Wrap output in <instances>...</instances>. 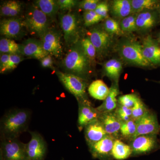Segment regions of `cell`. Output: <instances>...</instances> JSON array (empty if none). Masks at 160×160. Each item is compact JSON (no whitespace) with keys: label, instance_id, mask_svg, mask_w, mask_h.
Masks as SVG:
<instances>
[{"label":"cell","instance_id":"obj_1","mask_svg":"<svg viewBox=\"0 0 160 160\" xmlns=\"http://www.w3.org/2000/svg\"><path fill=\"white\" fill-rule=\"evenodd\" d=\"M31 112L28 109H14L5 113L1 120V138H18L28 130Z\"/></svg>","mask_w":160,"mask_h":160},{"label":"cell","instance_id":"obj_2","mask_svg":"<svg viewBox=\"0 0 160 160\" xmlns=\"http://www.w3.org/2000/svg\"><path fill=\"white\" fill-rule=\"evenodd\" d=\"M62 64L66 72L84 79L88 80L91 74L92 64L84 51L81 40L70 46Z\"/></svg>","mask_w":160,"mask_h":160},{"label":"cell","instance_id":"obj_3","mask_svg":"<svg viewBox=\"0 0 160 160\" xmlns=\"http://www.w3.org/2000/svg\"><path fill=\"white\" fill-rule=\"evenodd\" d=\"M120 58L131 66L146 68H154L144 57L142 46L138 41L130 38L121 40L117 46Z\"/></svg>","mask_w":160,"mask_h":160},{"label":"cell","instance_id":"obj_4","mask_svg":"<svg viewBox=\"0 0 160 160\" xmlns=\"http://www.w3.org/2000/svg\"><path fill=\"white\" fill-rule=\"evenodd\" d=\"M57 75L61 83L69 92L80 102L90 103L87 98L86 89L87 80L77 76L57 70Z\"/></svg>","mask_w":160,"mask_h":160},{"label":"cell","instance_id":"obj_5","mask_svg":"<svg viewBox=\"0 0 160 160\" xmlns=\"http://www.w3.org/2000/svg\"><path fill=\"white\" fill-rule=\"evenodd\" d=\"M49 18L33 5L27 10L23 21L30 33L41 38L50 28Z\"/></svg>","mask_w":160,"mask_h":160},{"label":"cell","instance_id":"obj_6","mask_svg":"<svg viewBox=\"0 0 160 160\" xmlns=\"http://www.w3.org/2000/svg\"><path fill=\"white\" fill-rule=\"evenodd\" d=\"M1 139L0 160H26V144L18 138Z\"/></svg>","mask_w":160,"mask_h":160},{"label":"cell","instance_id":"obj_7","mask_svg":"<svg viewBox=\"0 0 160 160\" xmlns=\"http://www.w3.org/2000/svg\"><path fill=\"white\" fill-rule=\"evenodd\" d=\"M88 37L94 46L97 55L103 57L109 52L113 43V36L109 34L102 27H96L88 32Z\"/></svg>","mask_w":160,"mask_h":160},{"label":"cell","instance_id":"obj_8","mask_svg":"<svg viewBox=\"0 0 160 160\" xmlns=\"http://www.w3.org/2000/svg\"><path fill=\"white\" fill-rule=\"evenodd\" d=\"M31 139L26 144V160H44L47 145L43 137L36 131H29Z\"/></svg>","mask_w":160,"mask_h":160},{"label":"cell","instance_id":"obj_9","mask_svg":"<svg viewBox=\"0 0 160 160\" xmlns=\"http://www.w3.org/2000/svg\"><path fill=\"white\" fill-rule=\"evenodd\" d=\"M60 25L67 45L71 46L79 40L78 22L74 13L68 12L62 15L60 18Z\"/></svg>","mask_w":160,"mask_h":160},{"label":"cell","instance_id":"obj_10","mask_svg":"<svg viewBox=\"0 0 160 160\" xmlns=\"http://www.w3.org/2000/svg\"><path fill=\"white\" fill-rule=\"evenodd\" d=\"M41 41L43 48L49 55L57 58H62L63 49L59 32L50 28L41 38Z\"/></svg>","mask_w":160,"mask_h":160},{"label":"cell","instance_id":"obj_11","mask_svg":"<svg viewBox=\"0 0 160 160\" xmlns=\"http://www.w3.org/2000/svg\"><path fill=\"white\" fill-rule=\"evenodd\" d=\"M160 24V14L158 9H150L137 13V32L147 33Z\"/></svg>","mask_w":160,"mask_h":160},{"label":"cell","instance_id":"obj_12","mask_svg":"<svg viewBox=\"0 0 160 160\" xmlns=\"http://www.w3.org/2000/svg\"><path fill=\"white\" fill-rule=\"evenodd\" d=\"M136 123L137 132L133 139L141 135H157L160 131V126L156 116L149 111L144 116L136 121Z\"/></svg>","mask_w":160,"mask_h":160},{"label":"cell","instance_id":"obj_13","mask_svg":"<svg viewBox=\"0 0 160 160\" xmlns=\"http://www.w3.org/2000/svg\"><path fill=\"white\" fill-rule=\"evenodd\" d=\"M143 55L154 68L160 67V46L151 35L144 37L142 43Z\"/></svg>","mask_w":160,"mask_h":160},{"label":"cell","instance_id":"obj_14","mask_svg":"<svg viewBox=\"0 0 160 160\" xmlns=\"http://www.w3.org/2000/svg\"><path fill=\"white\" fill-rule=\"evenodd\" d=\"M116 139L113 136L107 135L99 142L89 146L92 156L100 160H109Z\"/></svg>","mask_w":160,"mask_h":160},{"label":"cell","instance_id":"obj_15","mask_svg":"<svg viewBox=\"0 0 160 160\" xmlns=\"http://www.w3.org/2000/svg\"><path fill=\"white\" fill-rule=\"evenodd\" d=\"M20 55L41 60L49 55L44 49L42 42L35 39L29 38L19 45Z\"/></svg>","mask_w":160,"mask_h":160},{"label":"cell","instance_id":"obj_16","mask_svg":"<svg viewBox=\"0 0 160 160\" xmlns=\"http://www.w3.org/2000/svg\"><path fill=\"white\" fill-rule=\"evenodd\" d=\"M157 146V135H141L132 140L131 146L132 154L140 155L148 153L155 149Z\"/></svg>","mask_w":160,"mask_h":160},{"label":"cell","instance_id":"obj_17","mask_svg":"<svg viewBox=\"0 0 160 160\" xmlns=\"http://www.w3.org/2000/svg\"><path fill=\"white\" fill-rule=\"evenodd\" d=\"M24 27V21L18 18L4 19L0 23V32L2 35L7 38H16L22 32Z\"/></svg>","mask_w":160,"mask_h":160},{"label":"cell","instance_id":"obj_18","mask_svg":"<svg viewBox=\"0 0 160 160\" xmlns=\"http://www.w3.org/2000/svg\"><path fill=\"white\" fill-rule=\"evenodd\" d=\"M79 110L78 126L81 131L88 124L99 118L101 112L91 106L90 103L78 102Z\"/></svg>","mask_w":160,"mask_h":160},{"label":"cell","instance_id":"obj_19","mask_svg":"<svg viewBox=\"0 0 160 160\" xmlns=\"http://www.w3.org/2000/svg\"><path fill=\"white\" fill-rule=\"evenodd\" d=\"M98 119L107 134L114 138L118 136L120 132L122 122L115 111L101 113Z\"/></svg>","mask_w":160,"mask_h":160},{"label":"cell","instance_id":"obj_20","mask_svg":"<svg viewBox=\"0 0 160 160\" xmlns=\"http://www.w3.org/2000/svg\"><path fill=\"white\" fill-rule=\"evenodd\" d=\"M84 129L85 138L89 146L97 142L108 135L98 119L88 124Z\"/></svg>","mask_w":160,"mask_h":160},{"label":"cell","instance_id":"obj_21","mask_svg":"<svg viewBox=\"0 0 160 160\" xmlns=\"http://www.w3.org/2000/svg\"><path fill=\"white\" fill-rule=\"evenodd\" d=\"M109 6V11L117 19L122 20L132 13L130 0H114Z\"/></svg>","mask_w":160,"mask_h":160},{"label":"cell","instance_id":"obj_22","mask_svg":"<svg viewBox=\"0 0 160 160\" xmlns=\"http://www.w3.org/2000/svg\"><path fill=\"white\" fill-rule=\"evenodd\" d=\"M118 83L112 82L109 88L108 96L104 100L102 104L96 108L101 113L113 111L118 105L117 97L119 94Z\"/></svg>","mask_w":160,"mask_h":160},{"label":"cell","instance_id":"obj_23","mask_svg":"<svg viewBox=\"0 0 160 160\" xmlns=\"http://www.w3.org/2000/svg\"><path fill=\"white\" fill-rule=\"evenodd\" d=\"M122 70V62L117 58L108 60L103 65V73L112 81V82L118 83Z\"/></svg>","mask_w":160,"mask_h":160},{"label":"cell","instance_id":"obj_24","mask_svg":"<svg viewBox=\"0 0 160 160\" xmlns=\"http://www.w3.org/2000/svg\"><path fill=\"white\" fill-rule=\"evenodd\" d=\"M88 92L93 98L104 101L109 94V88L102 80H97L89 85Z\"/></svg>","mask_w":160,"mask_h":160},{"label":"cell","instance_id":"obj_25","mask_svg":"<svg viewBox=\"0 0 160 160\" xmlns=\"http://www.w3.org/2000/svg\"><path fill=\"white\" fill-rule=\"evenodd\" d=\"M22 5L19 1L9 0L5 1L1 6V15L6 17L14 18L19 14Z\"/></svg>","mask_w":160,"mask_h":160},{"label":"cell","instance_id":"obj_26","mask_svg":"<svg viewBox=\"0 0 160 160\" xmlns=\"http://www.w3.org/2000/svg\"><path fill=\"white\" fill-rule=\"evenodd\" d=\"M132 154L131 146L116 139L115 141L112 155L115 159L122 160L128 158Z\"/></svg>","mask_w":160,"mask_h":160},{"label":"cell","instance_id":"obj_27","mask_svg":"<svg viewBox=\"0 0 160 160\" xmlns=\"http://www.w3.org/2000/svg\"><path fill=\"white\" fill-rule=\"evenodd\" d=\"M34 5L49 18H54L59 9L57 1L37 0Z\"/></svg>","mask_w":160,"mask_h":160},{"label":"cell","instance_id":"obj_28","mask_svg":"<svg viewBox=\"0 0 160 160\" xmlns=\"http://www.w3.org/2000/svg\"><path fill=\"white\" fill-rule=\"evenodd\" d=\"M132 13H138L150 9H158L160 1L158 0H130Z\"/></svg>","mask_w":160,"mask_h":160},{"label":"cell","instance_id":"obj_29","mask_svg":"<svg viewBox=\"0 0 160 160\" xmlns=\"http://www.w3.org/2000/svg\"><path fill=\"white\" fill-rule=\"evenodd\" d=\"M0 52L1 54H20L19 45L11 39L2 38L0 40Z\"/></svg>","mask_w":160,"mask_h":160},{"label":"cell","instance_id":"obj_30","mask_svg":"<svg viewBox=\"0 0 160 160\" xmlns=\"http://www.w3.org/2000/svg\"><path fill=\"white\" fill-rule=\"evenodd\" d=\"M137 13H132L121 20L120 27L123 35L130 34L137 31Z\"/></svg>","mask_w":160,"mask_h":160},{"label":"cell","instance_id":"obj_31","mask_svg":"<svg viewBox=\"0 0 160 160\" xmlns=\"http://www.w3.org/2000/svg\"><path fill=\"white\" fill-rule=\"evenodd\" d=\"M137 125L135 121L131 119L122 122L120 132L123 137L133 140L136 133Z\"/></svg>","mask_w":160,"mask_h":160},{"label":"cell","instance_id":"obj_32","mask_svg":"<svg viewBox=\"0 0 160 160\" xmlns=\"http://www.w3.org/2000/svg\"><path fill=\"white\" fill-rule=\"evenodd\" d=\"M105 30L109 34L114 36L123 35L120 23L114 19L108 18L105 19L103 26Z\"/></svg>","mask_w":160,"mask_h":160},{"label":"cell","instance_id":"obj_33","mask_svg":"<svg viewBox=\"0 0 160 160\" xmlns=\"http://www.w3.org/2000/svg\"><path fill=\"white\" fill-rule=\"evenodd\" d=\"M81 42L86 55L91 61L92 65L94 64L95 62L96 57L97 56L96 49L88 37L81 40Z\"/></svg>","mask_w":160,"mask_h":160},{"label":"cell","instance_id":"obj_34","mask_svg":"<svg viewBox=\"0 0 160 160\" xmlns=\"http://www.w3.org/2000/svg\"><path fill=\"white\" fill-rule=\"evenodd\" d=\"M132 119L135 122L144 116L146 112L148 111V109H146L145 104L142 102L140 98L138 99L134 106L132 109Z\"/></svg>","mask_w":160,"mask_h":160},{"label":"cell","instance_id":"obj_35","mask_svg":"<svg viewBox=\"0 0 160 160\" xmlns=\"http://www.w3.org/2000/svg\"><path fill=\"white\" fill-rule=\"evenodd\" d=\"M115 112L122 122H127L132 119V109L122 106L118 103Z\"/></svg>","mask_w":160,"mask_h":160},{"label":"cell","instance_id":"obj_36","mask_svg":"<svg viewBox=\"0 0 160 160\" xmlns=\"http://www.w3.org/2000/svg\"><path fill=\"white\" fill-rule=\"evenodd\" d=\"M139 98L136 95L128 94L121 96L118 98V103L127 108L132 109Z\"/></svg>","mask_w":160,"mask_h":160},{"label":"cell","instance_id":"obj_37","mask_svg":"<svg viewBox=\"0 0 160 160\" xmlns=\"http://www.w3.org/2000/svg\"><path fill=\"white\" fill-rule=\"evenodd\" d=\"M102 20V18L98 15L94 10L85 11L84 12V23L86 26H92Z\"/></svg>","mask_w":160,"mask_h":160},{"label":"cell","instance_id":"obj_38","mask_svg":"<svg viewBox=\"0 0 160 160\" xmlns=\"http://www.w3.org/2000/svg\"><path fill=\"white\" fill-rule=\"evenodd\" d=\"M94 11L103 19H106L109 18V5L107 2H100Z\"/></svg>","mask_w":160,"mask_h":160},{"label":"cell","instance_id":"obj_39","mask_svg":"<svg viewBox=\"0 0 160 160\" xmlns=\"http://www.w3.org/2000/svg\"><path fill=\"white\" fill-rule=\"evenodd\" d=\"M99 2L98 0H84L80 2L78 6L80 8L85 11H93Z\"/></svg>","mask_w":160,"mask_h":160},{"label":"cell","instance_id":"obj_40","mask_svg":"<svg viewBox=\"0 0 160 160\" xmlns=\"http://www.w3.org/2000/svg\"><path fill=\"white\" fill-rule=\"evenodd\" d=\"M24 60L21 55L18 54H10L9 62L7 71L13 70L17 68L18 64Z\"/></svg>","mask_w":160,"mask_h":160},{"label":"cell","instance_id":"obj_41","mask_svg":"<svg viewBox=\"0 0 160 160\" xmlns=\"http://www.w3.org/2000/svg\"><path fill=\"white\" fill-rule=\"evenodd\" d=\"M59 9L62 10H69L76 6L78 1L75 0H58Z\"/></svg>","mask_w":160,"mask_h":160},{"label":"cell","instance_id":"obj_42","mask_svg":"<svg viewBox=\"0 0 160 160\" xmlns=\"http://www.w3.org/2000/svg\"><path fill=\"white\" fill-rule=\"evenodd\" d=\"M9 54H1L0 58V72L3 73L7 72L9 62Z\"/></svg>","mask_w":160,"mask_h":160},{"label":"cell","instance_id":"obj_43","mask_svg":"<svg viewBox=\"0 0 160 160\" xmlns=\"http://www.w3.org/2000/svg\"><path fill=\"white\" fill-rule=\"evenodd\" d=\"M40 61L41 65L43 67L53 69V60L50 55H48Z\"/></svg>","mask_w":160,"mask_h":160},{"label":"cell","instance_id":"obj_44","mask_svg":"<svg viewBox=\"0 0 160 160\" xmlns=\"http://www.w3.org/2000/svg\"><path fill=\"white\" fill-rule=\"evenodd\" d=\"M156 39L157 40L160 46V31L158 32L157 35V38H156Z\"/></svg>","mask_w":160,"mask_h":160},{"label":"cell","instance_id":"obj_45","mask_svg":"<svg viewBox=\"0 0 160 160\" xmlns=\"http://www.w3.org/2000/svg\"><path fill=\"white\" fill-rule=\"evenodd\" d=\"M158 10L160 14V5L159 6V8H158Z\"/></svg>","mask_w":160,"mask_h":160},{"label":"cell","instance_id":"obj_46","mask_svg":"<svg viewBox=\"0 0 160 160\" xmlns=\"http://www.w3.org/2000/svg\"><path fill=\"white\" fill-rule=\"evenodd\" d=\"M159 82L160 83V82Z\"/></svg>","mask_w":160,"mask_h":160}]
</instances>
